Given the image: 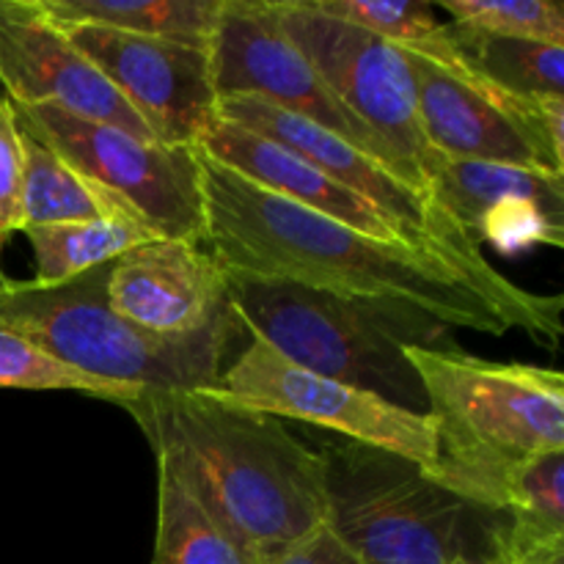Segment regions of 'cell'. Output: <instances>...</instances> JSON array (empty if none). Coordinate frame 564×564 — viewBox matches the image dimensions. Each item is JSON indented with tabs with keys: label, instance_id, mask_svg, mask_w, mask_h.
Masks as SVG:
<instances>
[{
	"label": "cell",
	"instance_id": "obj_1",
	"mask_svg": "<svg viewBox=\"0 0 564 564\" xmlns=\"http://www.w3.org/2000/svg\"><path fill=\"white\" fill-rule=\"evenodd\" d=\"M204 246L229 273L290 281L375 306L411 308L488 336L560 345L564 297L490 290L441 253L386 242L253 185L196 147Z\"/></svg>",
	"mask_w": 564,
	"mask_h": 564
},
{
	"label": "cell",
	"instance_id": "obj_2",
	"mask_svg": "<svg viewBox=\"0 0 564 564\" xmlns=\"http://www.w3.org/2000/svg\"><path fill=\"white\" fill-rule=\"evenodd\" d=\"M165 468L229 534L242 562L259 564L323 527V463L281 419L218 389L143 391L124 405Z\"/></svg>",
	"mask_w": 564,
	"mask_h": 564
},
{
	"label": "cell",
	"instance_id": "obj_3",
	"mask_svg": "<svg viewBox=\"0 0 564 564\" xmlns=\"http://www.w3.org/2000/svg\"><path fill=\"white\" fill-rule=\"evenodd\" d=\"M435 424L430 477L468 505L505 512L516 471L564 452V378L534 364L485 361L457 347H408Z\"/></svg>",
	"mask_w": 564,
	"mask_h": 564
},
{
	"label": "cell",
	"instance_id": "obj_4",
	"mask_svg": "<svg viewBox=\"0 0 564 564\" xmlns=\"http://www.w3.org/2000/svg\"><path fill=\"white\" fill-rule=\"evenodd\" d=\"M229 306L248 336L323 378L430 416L408 347H452L446 325L411 308L347 301L290 281L229 273Z\"/></svg>",
	"mask_w": 564,
	"mask_h": 564
},
{
	"label": "cell",
	"instance_id": "obj_5",
	"mask_svg": "<svg viewBox=\"0 0 564 564\" xmlns=\"http://www.w3.org/2000/svg\"><path fill=\"white\" fill-rule=\"evenodd\" d=\"M330 532L361 564H490L505 516L479 510L394 452L308 435Z\"/></svg>",
	"mask_w": 564,
	"mask_h": 564
},
{
	"label": "cell",
	"instance_id": "obj_6",
	"mask_svg": "<svg viewBox=\"0 0 564 564\" xmlns=\"http://www.w3.org/2000/svg\"><path fill=\"white\" fill-rule=\"evenodd\" d=\"M108 268L64 284L11 281L0 284V328L20 334L58 358L116 383L147 391L215 389L235 341V314L193 336H152L124 323L105 301Z\"/></svg>",
	"mask_w": 564,
	"mask_h": 564
},
{
	"label": "cell",
	"instance_id": "obj_7",
	"mask_svg": "<svg viewBox=\"0 0 564 564\" xmlns=\"http://www.w3.org/2000/svg\"><path fill=\"white\" fill-rule=\"evenodd\" d=\"M31 135L94 185L130 204L163 240L204 246V198L196 147H171L119 127L80 119L58 105L14 108Z\"/></svg>",
	"mask_w": 564,
	"mask_h": 564
},
{
	"label": "cell",
	"instance_id": "obj_8",
	"mask_svg": "<svg viewBox=\"0 0 564 564\" xmlns=\"http://www.w3.org/2000/svg\"><path fill=\"white\" fill-rule=\"evenodd\" d=\"M268 3L286 36L312 61L339 102L378 135L405 180L427 196L422 163L430 147L419 127L416 77L408 55L375 33L319 14L308 0Z\"/></svg>",
	"mask_w": 564,
	"mask_h": 564
},
{
	"label": "cell",
	"instance_id": "obj_9",
	"mask_svg": "<svg viewBox=\"0 0 564 564\" xmlns=\"http://www.w3.org/2000/svg\"><path fill=\"white\" fill-rule=\"evenodd\" d=\"M400 50L416 77L419 127L433 152L564 174V97H523L490 80H460L430 55Z\"/></svg>",
	"mask_w": 564,
	"mask_h": 564
},
{
	"label": "cell",
	"instance_id": "obj_10",
	"mask_svg": "<svg viewBox=\"0 0 564 564\" xmlns=\"http://www.w3.org/2000/svg\"><path fill=\"white\" fill-rule=\"evenodd\" d=\"M215 389L229 400L281 422L292 419L319 433L394 452L427 474L435 466L438 438L433 419L389 405L369 391L308 372L286 361L257 336H251L246 350L224 369Z\"/></svg>",
	"mask_w": 564,
	"mask_h": 564
},
{
	"label": "cell",
	"instance_id": "obj_11",
	"mask_svg": "<svg viewBox=\"0 0 564 564\" xmlns=\"http://www.w3.org/2000/svg\"><path fill=\"white\" fill-rule=\"evenodd\" d=\"M209 58L218 99L257 97L303 116L405 180L389 149L339 102L312 61L286 36L268 0H224Z\"/></svg>",
	"mask_w": 564,
	"mask_h": 564
},
{
	"label": "cell",
	"instance_id": "obj_12",
	"mask_svg": "<svg viewBox=\"0 0 564 564\" xmlns=\"http://www.w3.org/2000/svg\"><path fill=\"white\" fill-rule=\"evenodd\" d=\"M64 31L160 143L196 147L218 119L209 50L97 25Z\"/></svg>",
	"mask_w": 564,
	"mask_h": 564
},
{
	"label": "cell",
	"instance_id": "obj_13",
	"mask_svg": "<svg viewBox=\"0 0 564 564\" xmlns=\"http://www.w3.org/2000/svg\"><path fill=\"white\" fill-rule=\"evenodd\" d=\"M422 180L435 207L468 237L501 253L564 246V174L527 165L455 160L430 149Z\"/></svg>",
	"mask_w": 564,
	"mask_h": 564
},
{
	"label": "cell",
	"instance_id": "obj_14",
	"mask_svg": "<svg viewBox=\"0 0 564 564\" xmlns=\"http://www.w3.org/2000/svg\"><path fill=\"white\" fill-rule=\"evenodd\" d=\"M0 88L14 108L61 110L158 141L39 0H0Z\"/></svg>",
	"mask_w": 564,
	"mask_h": 564
},
{
	"label": "cell",
	"instance_id": "obj_15",
	"mask_svg": "<svg viewBox=\"0 0 564 564\" xmlns=\"http://www.w3.org/2000/svg\"><path fill=\"white\" fill-rule=\"evenodd\" d=\"M105 301L124 323L152 336H193L229 317V275L207 246L152 240L108 268Z\"/></svg>",
	"mask_w": 564,
	"mask_h": 564
},
{
	"label": "cell",
	"instance_id": "obj_16",
	"mask_svg": "<svg viewBox=\"0 0 564 564\" xmlns=\"http://www.w3.org/2000/svg\"><path fill=\"white\" fill-rule=\"evenodd\" d=\"M196 147L202 149V152H207L209 158L218 160L220 165H226V169L237 171V174H242L246 180H251L253 185L264 187V191L275 193V196L281 198H290V202L301 204V207L312 209V213L325 215V218L330 220H339V224L364 231V235L369 237H378V240L405 242V246L422 248V251H433V248L422 246L416 237L408 235V231L402 229L394 218H389L383 209L369 204L367 198L352 193L350 187L339 185L336 180L325 176L317 165L303 160L301 154L281 147V143L270 141V138L257 135V132L246 130V127H237L231 124V121L215 119L213 127L198 138ZM441 257H444V253H441ZM457 268H460V264H457ZM474 279H477V275H474ZM482 284L490 286V290L507 292V295H518V292H523V286H518L516 281H505V284H490V281H482Z\"/></svg>",
	"mask_w": 564,
	"mask_h": 564
},
{
	"label": "cell",
	"instance_id": "obj_17",
	"mask_svg": "<svg viewBox=\"0 0 564 564\" xmlns=\"http://www.w3.org/2000/svg\"><path fill=\"white\" fill-rule=\"evenodd\" d=\"M58 25H97L135 36L213 47L224 0H39Z\"/></svg>",
	"mask_w": 564,
	"mask_h": 564
},
{
	"label": "cell",
	"instance_id": "obj_18",
	"mask_svg": "<svg viewBox=\"0 0 564 564\" xmlns=\"http://www.w3.org/2000/svg\"><path fill=\"white\" fill-rule=\"evenodd\" d=\"M22 235L33 248V259H36L33 281L39 284H64V281L80 279L91 270L113 264L130 248L163 240L132 209L99 215L91 220H75V224L39 226V229H25Z\"/></svg>",
	"mask_w": 564,
	"mask_h": 564
},
{
	"label": "cell",
	"instance_id": "obj_19",
	"mask_svg": "<svg viewBox=\"0 0 564 564\" xmlns=\"http://www.w3.org/2000/svg\"><path fill=\"white\" fill-rule=\"evenodd\" d=\"M20 124V121H17ZM22 132V224L20 231L39 226L75 224L99 215L132 209L105 187L72 169L47 143L20 127ZM135 213V209H132Z\"/></svg>",
	"mask_w": 564,
	"mask_h": 564
},
{
	"label": "cell",
	"instance_id": "obj_20",
	"mask_svg": "<svg viewBox=\"0 0 564 564\" xmlns=\"http://www.w3.org/2000/svg\"><path fill=\"white\" fill-rule=\"evenodd\" d=\"M468 64L499 88L523 97H564V47L529 39L488 36L452 25Z\"/></svg>",
	"mask_w": 564,
	"mask_h": 564
},
{
	"label": "cell",
	"instance_id": "obj_21",
	"mask_svg": "<svg viewBox=\"0 0 564 564\" xmlns=\"http://www.w3.org/2000/svg\"><path fill=\"white\" fill-rule=\"evenodd\" d=\"M158 471V538L152 564H246L229 534L204 507L165 468Z\"/></svg>",
	"mask_w": 564,
	"mask_h": 564
},
{
	"label": "cell",
	"instance_id": "obj_22",
	"mask_svg": "<svg viewBox=\"0 0 564 564\" xmlns=\"http://www.w3.org/2000/svg\"><path fill=\"white\" fill-rule=\"evenodd\" d=\"M0 389H28V391H83L97 400L130 405L147 389L132 383L97 378L83 369L61 364L42 347L22 339L20 334L0 328Z\"/></svg>",
	"mask_w": 564,
	"mask_h": 564
},
{
	"label": "cell",
	"instance_id": "obj_23",
	"mask_svg": "<svg viewBox=\"0 0 564 564\" xmlns=\"http://www.w3.org/2000/svg\"><path fill=\"white\" fill-rule=\"evenodd\" d=\"M433 9L449 14V25L463 31L564 47V9L554 0H438Z\"/></svg>",
	"mask_w": 564,
	"mask_h": 564
},
{
	"label": "cell",
	"instance_id": "obj_24",
	"mask_svg": "<svg viewBox=\"0 0 564 564\" xmlns=\"http://www.w3.org/2000/svg\"><path fill=\"white\" fill-rule=\"evenodd\" d=\"M319 14L375 33L397 47L430 50L444 42L449 22H441L430 0L375 3V0H308Z\"/></svg>",
	"mask_w": 564,
	"mask_h": 564
},
{
	"label": "cell",
	"instance_id": "obj_25",
	"mask_svg": "<svg viewBox=\"0 0 564 564\" xmlns=\"http://www.w3.org/2000/svg\"><path fill=\"white\" fill-rule=\"evenodd\" d=\"M22 224V132L14 105L0 94V257ZM3 273V270H0Z\"/></svg>",
	"mask_w": 564,
	"mask_h": 564
},
{
	"label": "cell",
	"instance_id": "obj_26",
	"mask_svg": "<svg viewBox=\"0 0 564 564\" xmlns=\"http://www.w3.org/2000/svg\"><path fill=\"white\" fill-rule=\"evenodd\" d=\"M259 564H361L350 551L345 549L339 538L328 529V523L314 529L303 540H297L290 549L268 556Z\"/></svg>",
	"mask_w": 564,
	"mask_h": 564
},
{
	"label": "cell",
	"instance_id": "obj_27",
	"mask_svg": "<svg viewBox=\"0 0 564 564\" xmlns=\"http://www.w3.org/2000/svg\"><path fill=\"white\" fill-rule=\"evenodd\" d=\"M3 281H6V275H3V273H0V284H3Z\"/></svg>",
	"mask_w": 564,
	"mask_h": 564
}]
</instances>
